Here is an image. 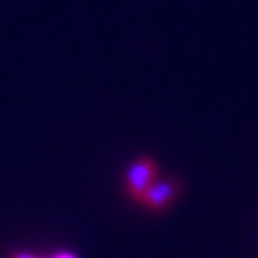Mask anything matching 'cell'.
Returning a JSON list of instances; mask_svg holds the SVG:
<instances>
[{"label": "cell", "instance_id": "6da1fadb", "mask_svg": "<svg viewBox=\"0 0 258 258\" xmlns=\"http://www.w3.org/2000/svg\"><path fill=\"white\" fill-rule=\"evenodd\" d=\"M157 161L151 157H143L139 161H135L126 173V193L131 196V200L141 202V198L145 196V191L155 183L157 177Z\"/></svg>", "mask_w": 258, "mask_h": 258}, {"label": "cell", "instance_id": "7a4b0ae2", "mask_svg": "<svg viewBox=\"0 0 258 258\" xmlns=\"http://www.w3.org/2000/svg\"><path fill=\"white\" fill-rule=\"evenodd\" d=\"M181 193V183L177 179H165V181H155L141 198L139 204H143L151 212H163L167 210Z\"/></svg>", "mask_w": 258, "mask_h": 258}, {"label": "cell", "instance_id": "3957f363", "mask_svg": "<svg viewBox=\"0 0 258 258\" xmlns=\"http://www.w3.org/2000/svg\"><path fill=\"white\" fill-rule=\"evenodd\" d=\"M13 258H39L37 254H31V252H15Z\"/></svg>", "mask_w": 258, "mask_h": 258}, {"label": "cell", "instance_id": "277c9868", "mask_svg": "<svg viewBox=\"0 0 258 258\" xmlns=\"http://www.w3.org/2000/svg\"><path fill=\"white\" fill-rule=\"evenodd\" d=\"M51 258H78V256L72 254V252H59V254H55V256H51Z\"/></svg>", "mask_w": 258, "mask_h": 258}]
</instances>
